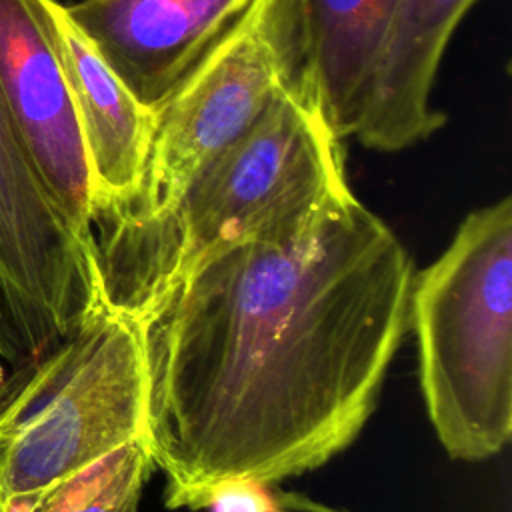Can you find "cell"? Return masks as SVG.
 Segmentation results:
<instances>
[{
  "mask_svg": "<svg viewBox=\"0 0 512 512\" xmlns=\"http://www.w3.org/2000/svg\"><path fill=\"white\" fill-rule=\"evenodd\" d=\"M412 260L350 190L198 258L138 318L168 508L270 486L354 442L410 328Z\"/></svg>",
  "mask_w": 512,
  "mask_h": 512,
  "instance_id": "obj_1",
  "label": "cell"
},
{
  "mask_svg": "<svg viewBox=\"0 0 512 512\" xmlns=\"http://www.w3.org/2000/svg\"><path fill=\"white\" fill-rule=\"evenodd\" d=\"M340 142L298 76L192 178L168 212L92 222L106 300L140 318L198 258L348 186Z\"/></svg>",
  "mask_w": 512,
  "mask_h": 512,
  "instance_id": "obj_2",
  "label": "cell"
},
{
  "mask_svg": "<svg viewBox=\"0 0 512 512\" xmlns=\"http://www.w3.org/2000/svg\"><path fill=\"white\" fill-rule=\"evenodd\" d=\"M410 326L420 388L444 450L466 462L512 434V200L470 212L448 248L414 274Z\"/></svg>",
  "mask_w": 512,
  "mask_h": 512,
  "instance_id": "obj_3",
  "label": "cell"
},
{
  "mask_svg": "<svg viewBox=\"0 0 512 512\" xmlns=\"http://www.w3.org/2000/svg\"><path fill=\"white\" fill-rule=\"evenodd\" d=\"M144 396L140 320L102 292L0 390V512H22L56 480L144 436Z\"/></svg>",
  "mask_w": 512,
  "mask_h": 512,
  "instance_id": "obj_4",
  "label": "cell"
},
{
  "mask_svg": "<svg viewBox=\"0 0 512 512\" xmlns=\"http://www.w3.org/2000/svg\"><path fill=\"white\" fill-rule=\"evenodd\" d=\"M298 76L300 0H250L234 26L154 112L136 202L124 212L98 218L146 220L168 212L192 178L238 140Z\"/></svg>",
  "mask_w": 512,
  "mask_h": 512,
  "instance_id": "obj_5",
  "label": "cell"
},
{
  "mask_svg": "<svg viewBox=\"0 0 512 512\" xmlns=\"http://www.w3.org/2000/svg\"><path fill=\"white\" fill-rule=\"evenodd\" d=\"M0 284L30 358L62 340L102 296L96 250L42 186L0 88Z\"/></svg>",
  "mask_w": 512,
  "mask_h": 512,
  "instance_id": "obj_6",
  "label": "cell"
},
{
  "mask_svg": "<svg viewBox=\"0 0 512 512\" xmlns=\"http://www.w3.org/2000/svg\"><path fill=\"white\" fill-rule=\"evenodd\" d=\"M0 88L42 186L74 234L96 250L88 158L36 0H0Z\"/></svg>",
  "mask_w": 512,
  "mask_h": 512,
  "instance_id": "obj_7",
  "label": "cell"
},
{
  "mask_svg": "<svg viewBox=\"0 0 512 512\" xmlns=\"http://www.w3.org/2000/svg\"><path fill=\"white\" fill-rule=\"evenodd\" d=\"M250 0H80L64 4L122 84L156 112Z\"/></svg>",
  "mask_w": 512,
  "mask_h": 512,
  "instance_id": "obj_8",
  "label": "cell"
},
{
  "mask_svg": "<svg viewBox=\"0 0 512 512\" xmlns=\"http://www.w3.org/2000/svg\"><path fill=\"white\" fill-rule=\"evenodd\" d=\"M58 52L80 126L90 180L92 222L128 210L144 182L154 112L104 62L58 0H36Z\"/></svg>",
  "mask_w": 512,
  "mask_h": 512,
  "instance_id": "obj_9",
  "label": "cell"
},
{
  "mask_svg": "<svg viewBox=\"0 0 512 512\" xmlns=\"http://www.w3.org/2000/svg\"><path fill=\"white\" fill-rule=\"evenodd\" d=\"M478 0H400L382 48L356 138L398 152L432 136L446 116L432 106L444 50Z\"/></svg>",
  "mask_w": 512,
  "mask_h": 512,
  "instance_id": "obj_10",
  "label": "cell"
},
{
  "mask_svg": "<svg viewBox=\"0 0 512 512\" xmlns=\"http://www.w3.org/2000/svg\"><path fill=\"white\" fill-rule=\"evenodd\" d=\"M400 0H300V82L340 140L356 136Z\"/></svg>",
  "mask_w": 512,
  "mask_h": 512,
  "instance_id": "obj_11",
  "label": "cell"
},
{
  "mask_svg": "<svg viewBox=\"0 0 512 512\" xmlns=\"http://www.w3.org/2000/svg\"><path fill=\"white\" fill-rule=\"evenodd\" d=\"M154 462L144 436L44 488L22 512H136Z\"/></svg>",
  "mask_w": 512,
  "mask_h": 512,
  "instance_id": "obj_12",
  "label": "cell"
},
{
  "mask_svg": "<svg viewBox=\"0 0 512 512\" xmlns=\"http://www.w3.org/2000/svg\"><path fill=\"white\" fill-rule=\"evenodd\" d=\"M210 512H274V492L256 482H228L206 500Z\"/></svg>",
  "mask_w": 512,
  "mask_h": 512,
  "instance_id": "obj_13",
  "label": "cell"
},
{
  "mask_svg": "<svg viewBox=\"0 0 512 512\" xmlns=\"http://www.w3.org/2000/svg\"><path fill=\"white\" fill-rule=\"evenodd\" d=\"M0 356L14 362L16 366H22L30 358L28 350L20 338V332L14 324L2 284H0Z\"/></svg>",
  "mask_w": 512,
  "mask_h": 512,
  "instance_id": "obj_14",
  "label": "cell"
},
{
  "mask_svg": "<svg viewBox=\"0 0 512 512\" xmlns=\"http://www.w3.org/2000/svg\"><path fill=\"white\" fill-rule=\"evenodd\" d=\"M274 502H276L274 512H350L298 492H274Z\"/></svg>",
  "mask_w": 512,
  "mask_h": 512,
  "instance_id": "obj_15",
  "label": "cell"
}]
</instances>
